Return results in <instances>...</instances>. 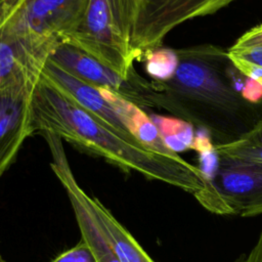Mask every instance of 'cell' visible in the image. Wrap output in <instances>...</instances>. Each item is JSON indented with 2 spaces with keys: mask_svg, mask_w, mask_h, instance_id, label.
<instances>
[{
  "mask_svg": "<svg viewBox=\"0 0 262 262\" xmlns=\"http://www.w3.org/2000/svg\"><path fill=\"white\" fill-rule=\"evenodd\" d=\"M173 76L152 81L158 106L209 134L214 145L230 143L262 119V105L246 100L241 92L245 76L233 67L227 50L200 44L175 49Z\"/></svg>",
  "mask_w": 262,
  "mask_h": 262,
  "instance_id": "6da1fadb",
  "label": "cell"
},
{
  "mask_svg": "<svg viewBox=\"0 0 262 262\" xmlns=\"http://www.w3.org/2000/svg\"><path fill=\"white\" fill-rule=\"evenodd\" d=\"M32 130L33 133L50 132L125 172L135 171L192 194L208 180V174L179 154H163L127 138L42 77L32 101Z\"/></svg>",
  "mask_w": 262,
  "mask_h": 262,
  "instance_id": "7a4b0ae2",
  "label": "cell"
},
{
  "mask_svg": "<svg viewBox=\"0 0 262 262\" xmlns=\"http://www.w3.org/2000/svg\"><path fill=\"white\" fill-rule=\"evenodd\" d=\"M140 0H88L78 27L62 42L80 48L101 63L127 76L140 59L132 34Z\"/></svg>",
  "mask_w": 262,
  "mask_h": 262,
  "instance_id": "3957f363",
  "label": "cell"
},
{
  "mask_svg": "<svg viewBox=\"0 0 262 262\" xmlns=\"http://www.w3.org/2000/svg\"><path fill=\"white\" fill-rule=\"evenodd\" d=\"M41 77L127 138L163 154H176L166 144L150 116L138 105L113 92L84 83L49 58Z\"/></svg>",
  "mask_w": 262,
  "mask_h": 262,
  "instance_id": "277c9868",
  "label": "cell"
},
{
  "mask_svg": "<svg viewBox=\"0 0 262 262\" xmlns=\"http://www.w3.org/2000/svg\"><path fill=\"white\" fill-rule=\"evenodd\" d=\"M193 196L216 215L262 214V163L217 156V166Z\"/></svg>",
  "mask_w": 262,
  "mask_h": 262,
  "instance_id": "5b68a950",
  "label": "cell"
},
{
  "mask_svg": "<svg viewBox=\"0 0 262 262\" xmlns=\"http://www.w3.org/2000/svg\"><path fill=\"white\" fill-rule=\"evenodd\" d=\"M49 59L84 83L113 92L144 111L159 108L152 81L140 76L135 68L124 76L68 42L58 43Z\"/></svg>",
  "mask_w": 262,
  "mask_h": 262,
  "instance_id": "8992f818",
  "label": "cell"
},
{
  "mask_svg": "<svg viewBox=\"0 0 262 262\" xmlns=\"http://www.w3.org/2000/svg\"><path fill=\"white\" fill-rule=\"evenodd\" d=\"M11 3L21 36L50 55L81 23L88 0H11Z\"/></svg>",
  "mask_w": 262,
  "mask_h": 262,
  "instance_id": "52a82bcc",
  "label": "cell"
},
{
  "mask_svg": "<svg viewBox=\"0 0 262 262\" xmlns=\"http://www.w3.org/2000/svg\"><path fill=\"white\" fill-rule=\"evenodd\" d=\"M235 0H140L132 34V47L139 57L161 46L177 26L216 13Z\"/></svg>",
  "mask_w": 262,
  "mask_h": 262,
  "instance_id": "ba28073f",
  "label": "cell"
},
{
  "mask_svg": "<svg viewBox=\"0 0 262 262\" xmlns=\"http://www.w3.org/2000/svg\"><path fill=\"white\" fill-rule=\"evenodd\" d=\"M42 74L0 87V178L33 134L32 101Z\"/></svg>",
  "mask_w": 262,
  "mask_h": 262,
  "instance_id": "9c48e42d",
  "label": "cell"
},
{
  "mask_svg": "<svg viewBox=\"0 0 262 262\" xmlns=\"http://www.w3.org/2000/svg\"><path fill=\"white\" fill-rule=\"evenodd\" d=\"M41 135L48 144L51 155V170L66 190L80 229L81 237L88 243L98 262H121L105 239L86 204V192L78 183L71 169L61 143V138L50 132H42Z\"/></svg>",
  "mask_w": 262,
  "mask_h": 262,
  "instance_id": "30bf717a",
  "label": "cell"
},
{
  "mask_svg": "<svg viewBox=\"0 0 262 262\" xmlns=\"http://www.w3.org/2000/svg\"><path fill=\"white\" fill-rule=\"evenodd\" d=\"M48 58L18 32L11 1L0 0V87L42 74Z\"/></svg>",
  "mask_w": 262,
  "mask_h": 262,
  "instance_id": "8fae6325",
  "label": "cell"
},
{
  "mask_svg": "<svg viewBox=\"0 0 262 262\" xmlns=\"http://www.w3.org/2000/svg\"><path fill=\"white\" fill-rule=\"evenodd\" d=\"M86 204L121 262H155L129 230L96 198L85 193Z\"/></svg>",
  "mask_w": 262,
  "mask_h": 262,
  "instance_id": "7c38bea8",
  "label": "cell"
},
{
  "mask_svg": "<svg viewBox=\"0 0 262 262\" xmlns=\"http://www.w3.org/2000/svg\"><path fill=\"white\" fill-rule=\"evenodd\" d=\"M233 67L262 86V23L241 35L227 49Z\"/></svg>",
  "mask_w": 262,
  "mask_h": 262,
  "instance_id": "4fadbf2b",
  "label": "cell"
},
{
  "mask_svg": "<svg viewBox=\"0 0 262 262\" xmlns=\"http://www.w3.org/2000/svg\"><path fill=\"white\" fill-rule=\"evenodd\" d=\"M214 150L219 157L262 163V119L241 138L230 143L214 145Z\"/></svg>",
  "mask_w": 262,
  "mask_h": 262,
  "instance_id": "5bb4252c",
  "label": "cell"
},
{
  "mask_svg": "<svg viewBox=\"0 0 262 262\" xmlns=\"http://www.w3.org/2000/svg\"><path fill=\"white\" fill-rule=\"evenodd\" d=\"M156 124L166 144L175 152L192 148L193 131L192 125L177 118H168L159 115H149Z\"/></svg>",
  "mask_w": 262,
  "mask_h": 262,
  "instance_id": "9a60e30c",
  "label": "cell"
},
{
  "mask_svg": "<svg viewBox=\"0 0 262 262\" xmlns=\"http://www.w3.org/2000/svg\"><path fill=\"white\" fill-rule=\"evenodd\" d=\"M144 58L145 69L152 81H166L170 79L178 63V57L175 49L156 48L143 54L141 59Z\"/></svg>",
  "mask_w": 262,
  "mask_h": 262,
  "instance_id": "2e32d148",
  "label": "cell"
},
{
  "mask_svg": "<svg viewBox=\"0 0 262 262\" xmlns=\"http://www.w3.org/2000/svg\"><path fill=\"white\" fill-rule=\"evenodd\" d=\"M49 262H98L88 243L81 239L72 248L61 252Z\"/></svg>",
  "mask_w": 262,
  "mask_h": 262,
  "instance_id": "e0dca14e",
  "label": "cell"
},
{
  "mask_svg": "<svg viewBox=\"0 0 262 262\" xmlns=\"http://www.w3.org/2000/svg\"><path fill=\"white\" fill-rule=\"evenodd\" d=\"M241 92L243 97L251 103L260 104L262 102V86L250 78H245Z\"/></svg>",
  "mask_w": 262,
  "mask_h": 262,
  "instance_id": "ac0fdd59",
  "label": "cell"
},
{
  "mask_svg": "<svg viewBox=\"0 0 262 262\" xmlns=\"http://www.w3.org/2000/svg\"><path fill=\"white\" fill-rule=\"evenodd\" d=\"M236 262H262V229L250 252L242 256Z\"/></svg>",
  "mask_w": 262,
  "mask_h": 262,
  "instance_id": "d6986e66",
  "label": "cell"
},
{
  "mask_svg": "<svg viewBox=\"0 0 262 262\" xmlns=\"http://www.w3.org/2000/svg\"><path fill=\"white\" fill-rule=\"evenodd\" d=\"M0 262H7L5 259H3L2 257H1V255H0Z\"/></svg>",
  "mask_w": 262,
  "mask_h": 262,
  "instance_id": "ffe728a7",
  "label": "cell"
}]
</instances>
